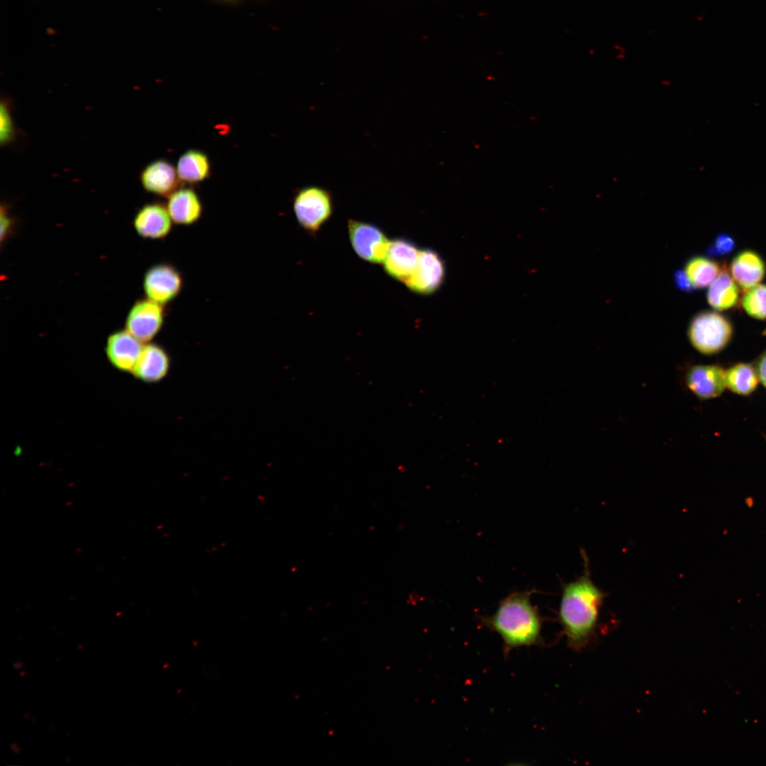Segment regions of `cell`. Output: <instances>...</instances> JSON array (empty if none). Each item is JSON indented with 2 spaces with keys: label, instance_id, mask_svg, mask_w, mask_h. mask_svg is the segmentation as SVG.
I'll return each mask as SVG.
<instances>
[{
  "label": "cell",
  "instance_id": "obj_27",
  "mask_svg": "<svg viewBox=\"0 0 766 766\" xmlns=\"http://www.w3.org/2000/svg\"><path fill=\"white\" fill-rule=\"evenodd\" d=\"M220 1H224V2H228H228L234 3V2H238V1H241V0H220Z\"/></svg>",
  "mask_w": 766,
  "mask_h": 766
},
{
  "label": "cell",
  "instance_id": "obj_25",
  "mask_svg": "<svg viewBox=\"0 0 766 766\" xmlns=\"http://www.w3.org/2000/svg\"><path fill=\"white\" fill-rule=\"evenodd\" d=\"M760 383L766 389V348L754 360Z\"/></svg>",
  "mask_w": 766,
  "mask_h": 766
},
{
  "label": "cell",
  "instance_id": "obj_16",
  "mask_svg": "<svg viewBox=\"0 0 766 766\" xmlns=\"http://www.w3.org/2000/svg\"><path fill=\"white\" fill-rule=\"evenodd\" d=\"M167 198L166 207L173 223L190 226L196 223L201 217L202 204L193 189H177Z\"/></svg>",
  "mask_w": 766,
  "mask_h": 766
},
{
  "label": "cell",
  "instance_id": "obj_26",
  "mask_svg": "<svg viewBox=\"0 0 766 766\" xmlns=\"http://www.w3.org/2000/svg\"><path fill=\"white\" fill-rule=\"evenodd\" d=\"M13 224L12 219L6 206L1 207V240L3 241L9 234Z\"/></svg>",
  "mask_w": 766,
  "mask_h": 766
},
{
  "label": "cell",
  "instance_id": "obj_12",
  "mask_svg": "<svg viewBox=\"0 0 766 766\" xmlns=\"http://www.w3.org/2000/svg\"><path fill=\"white\" fill-rule=\"evenodd\" d=\"M172 223L166 206L152 203L144 205L138 211L133 226L142 238L155 240L167 237L172 231Z\"/></svg>",
  "mask_w": 766,
  "mask_h": 766
},
{
  "label": "cell",
  "instance_id": "obj_13",
  "mask_svg": "<svg viewBox=\"0 0 766 766\" xmlns=\"http://www.w3.org/2000/svg\"><path fill=\"white\" fill-rule=\"evenodd\" d=\"M140 179L147 192L167 197L178 189L180 181L176 167L165 160L148 164L142 170Z\"/></svg>",
  "mask_w": 766,
  "mask_h": 766
},
{
  "label": "cell",
  "instance_id": "obj_3",
  "mask_svg": "<svg viewBox=\"0 0 766 766\" xmlns=\"http://www.w3.org/2000/svg\"><path fill=\"white\" fill-rule=\"evenodd\" d=\"M733 335V325L716 311H704L691 320L687 336L692 347L704 355L711 356L724 350Z\"/></svg>",
  "mask_w": 766,
  "mask_h": 766
},
{
  "label": "cell",
  "instance_id": "obj_11",
  "mask_svg": "<svg viewBox=\"0 0 766 766\" xmlns=\"http://www.w3.org/2000/svg\"><path fill=\"white\" fill-rule=\"evenodd\" d=\"M419 251L416 245L407 239H393L383 262L385 272L392 278L404 283L416 267Z\"/></svg>",
  "mask_w": 766,
  "mask_h": 766
},
{
  "label": "cell",
  "instance_id": "obj_14",
  "mask_svg": "<svg viewBox=\"0 0 766 766\" xmlns=\"http://www.w3.org/2000/svg\"><path fill=\"white\" fill-rule=\"evenodd\" d=\"M766 266L763 259L756 252L745 250L732 260L730 273L743 292L748 291L765 277Z\"/></svg>",
  "mask_w": 766,
  "mask_h": 766
},
{
  "label": "cell",
  "instance_id": "obj_8",
  "mask_svg": "<svg viewBox=\"0 0 766 766\" xmlns=\"http://www.w3.org/2000/svg\"><path fill=\"white\" fill-rule=\"evenodd\" d=\"M725 370L719 364L692 365L685 372V384L700 401L718 398L726 389Z\"/></svg>",
  "mask_w": 766,
  "mask_h": 766
},
{
  "label": "cell",
  "instance_id": "obj_1",
  "mask_svg": "<svg viewBox=\"0 0 766 766\" xmlns=\"http://www.w3.org/2000/svg\"><path fill=\"white\" fill-rule=\"evenodd\" d=\"M584 569L577 579L562 586L558 619L567 645L574 650L584 648L594 636L606 594L590 577L588 559L583 553Z\"/></svg>",
  "mask_w": 766,
  "mask_h": 766
},
{
  "label": "cell",
  "instance_id": "obj_10",
  "mask_svg": "<svg viewBox=\"0 0 766 766\" xmlns=\"http://www.w3.org/2000/svg\"><path fill=\"white\" fill-rule=\"evenodd\" d=\"M143 347V343L129 332L121 330L108 337L105 353L109 363L115 369L132 373Z\"/></svg>",
  "mask_w": 766,
  "mask_h": 766
},
{
  "label": "cell",
  "instance_id": "obj_24",
  "mask_svg": "<svg viewBox=\"0 0 766 766\" xmlns=\"http://www.w3.org/2000/svg\"><path fill=\"white\" fill-rule=\"evenodd\" d=\"M674 279L678 289L684 292H692L696 288L692 284L684 270H676L674 274Z\"/></svg>",
  "mask_w": 766,
  "mask_h": 766
},
{
  "label": "cell",
  "instance_id": "obj_20",
  "mask_svg": "<svg viewBox=\"0 0 766 766\" xmlns=\"http://www.w3.org/2000/svg\"><path fill=\"white\" fill-rule=\"evenodd\" d=\"M721 269V267L718 262L704 256L691 257L684 267L689 279L696 289H703L711 284Z\"/></svg>",
  "mask_w": 766,
  "mask_h": 766
},
{
  "label": "cell",
  "instance_id": "obj_7",
  "mask_svg": "<svg viewBox=\"0 0 766 766\" xmlns=\"http://www.w3.org/2000/svg\"><path fill=\"white\" fill-rule=\"evenodd\" d=\"M164 320L163 305L148 298L141 299L131 307L126 320V330L143 343H148L159 333Z\"/></svg>",
  "mask_w": 766,
  "mask_h": 766
},
{
  "label": "cell",
  "instance_id": "obj_2",
  "mask_svg": "<svg viewBox=\"0 0 766 766\" xmlns=\"http://www.w3.org/2000/svg\"><path fill=\"white\" fill-rule=\"evenodd\" d=\"M482 623L500 635L506 653L542 643V618L531 601L529 592L509 595L494 614L482 618Z\"/></svg>",
  "mask_w": 766,
  "mask_h": 766
},
{
  "label": "cell",
  "instance_id": "obj_9",
  "mask_svg": "<svg viewBox=\"0 0 766 766\" xmlns=\"http://www.w3.org/2000/svg\"><path fill=\"white\" fill-rule=\"evenodd\" d=\"M445 274L441 257L436 251L425 248L419 251L416 267L404 284L416 294H431L441 286Z\"/></svg>",
  "mask_w": 766,
  "mask_h": 766
},
{
  "label": "cell",
  "instance_id": "obj_18",
  "mask_svg": "<svg viewBox=\"0 0 766 766\" xmlns=\"http://www.w3.org/2000/svg\"><path fill=\"white\" fill-rule=\"evenodd\" d=\"M726 388L731 393L748 397L757 389L760 380L753 362H737L725 370Z\"/></svg>",
  "mask_w": 766,
  "mask_h": 766
},
{
  "label": "cell",
  "instance_id": "obj_5",
  "mask_svg": "<svg viewBox=\"0 0 766 766\" xmlns=\"http://www.w3.org/2000/svg\"><path fill=\"white\" fill-rule=\"evenodd\" d=\"M348 232L352 248L361 259L373 264L384 262L390 240L379 227L350 219Z\"/></svg>",
  "mask_w": 766,
  "mask_h": 766
},
{
  "label": "cell",
  "instance_id": "obj_29",
  "mask_svg": "<svg viewBox=\"0 0 766 766\" xmlns=\"http://www.w3.org/2000/svg\"><path fill=\"white\" fill-rule=\"evenodd\" d=\"M764 437H765V439L766 440V435H764Z\"/></svg>",
  "mask_w": 766,
  "mask_h": 766
},
{
  "label": "cell",
  "instance_id": "obj_15",
  "mask_svg": "<svg viewBox=\"0 0 766 766\" xmlns=\"http://www.w3.org/2000/svg\"><path fill=\"white\" fill-rule=\"evenodd\" d=\"M170 363V357L161 346L148 343L144 345L132 374L142 382H157L165 377Z\"/></svg>",
  "mask_w": 766,
  "mask_h": 766
},
{
  "label": "cell",
  "instance_id": "obj_22",
  "mask_svg": "<svg viewBox=\"0 0 766 766\" xmlns=\"http://www.w3.org/2000/svg\"><path fill=\"white\" fill-rule=\"evenodd\" d=\"M0 118V142L1 145H7L15 139L16 131L11 105L6 100L1 101Z\"/></svg>",
  "mask_w": 766,
  "mask_h": 766
},
{
  "label": "cell",
  "instance_id": "obj_17",
  "mask_svg": "<svg viewBox=\"0 0 766 766\" xmlns=\"http://www.w3.org/2000/svg\"><path fill=\"white\" fill-rule=\"evenodd\" d=\"M706 299L709 304L719 311L731 309L738 304L740 290L726 265L721 267L719 274L710 284Z\"/></svg>",
  "mask_w": 766,
  "mask_h": 766
},
{
  "label": "cell",
  "instance_id": "obj_4",
  "mask_svg": "<svg viewBox=\"0 0 766 766\" xmlns=\"http://www.w3.org/2000/svg\"><path fill=\"white\" fill-rule=\"evenodd\" d=\"M293 210L300 226L306 232L315 234L333 213L332 195L321 187H304L294 195Z\"/></svg>",
  "mask_w": 766,
  "mask_h": 766
},
{
  "label": "cell",
  "instance_id": "obj_6",
  "mask_svg": "<svg viewBox=\"0 0 766 766\" xmlns=\"http://www.w3.org/2000/svg\"><path fill=\"white\" fill-rule=\"evenodd\" d=\"M183 285L181 272L170 263L153 265L145 272L143 279L147 298L163 306L179 296Z\"/></svg>",
  "mask_w": 766,
  "mask_h": 766
},
{
  "label": "cell",
  "instance_id": "obj_21",
  "mask_svg": "<svg viewBox=\"0 0 766 766\" xmlns=\"http://www.w3.org/2000/svg\"><path fill=\"white\" fill-rule=\"evenodd\" d=\"M741 305L745 312L752 318L766 319V285L759 284L744 292Z\"/></svg>",
  "mask_w": 766,
  "mask_h": 766
},
{
  "label": "cell",
  "instance_id": "obj_23",
  "mask_svg": "<svg viewBox=\"0 0 766 766\" xmlns=\"http://www.w3.org/2000/svg\"><path fill=\"white\" fill-rule=\"evenodd\" d=\"M736 247L735 239L732 235L722 233H719L712 243L706 248V254L709 256H725L733 252Z\"/></svg>",
  "mask_w": 766,
  "mask_h": 766
},
{
  "label": "cell",
  "instance_id": "obj_28",
  "mask_svg": "<svg viewBox=\"0 0 766 766\" xmlns=\"http://www.w3.org/2000/svg\"><path fill=\"white\" fill-rule=\"evenodd\" d=\"M762 335H765V336H766V328H765V329L764 330V331H763V333H762Z\"/></svg>",
  "mask_w": 766,
  "mask_h": 766
},
{
  "label": "cell",
  "instance_id": "obj_19",
  "mask_svg": "<svg viewBox=\"0 0 766 766\" xmlns=\"http://www.w3.org/2000/svg\"><path fill=\"white\" fill-rule=\"evenodd\" d=\"M177 172L180 181L194 184L205 180L210 174L208 156L197 150H189L179 158Z\"/></svg>",
  "mask_w": 766,
  "mask_h": 766
}]
</instances>
